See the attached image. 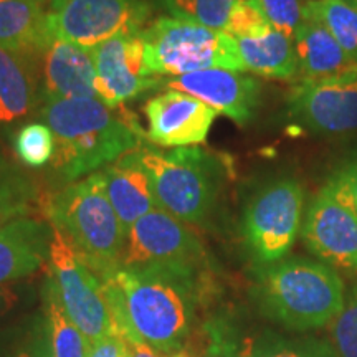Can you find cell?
Returning a JSON list of instances; mask_svg holds the SVG:
<instances>
[{"mask_svg":"<svg viewBox=\"0 0 357 357\" xmlns=\"http://www.w3.org/2000/svg\"><path fill=\"white\" fill-rule=\"evenodd\" d=\"M38 116L55 136L52 166L66 184L109 166L146 137L132 113L109 108L96 98L47 100Z\"/></svg>","mask_w":357,"mask_h":357,"instance_id":"cell-1","label":"cell"},{"mask_svg":"<svg viewBox=\"0 0 357 357\" xmlns=\"http://www.w3.org/2000/svg\"><path fill=\"white\" fill-rule=\"evenodd\" d=\"M102 287L114 329H128L162 354L181 347L189 331L197 271L118 268Z\"/></svg>","mask_w":357,"mask_h":357,"instance_id":"cell-2","label":"cell"},{"mask_svg":"<svg viewBox=\"0 0 357 357\" xmlns=\"http://www.w3.org/2000/svg\"><path fill=\"white\" fill-rule=\"evenodd\" d=\"M42 212L101 280L121 266L126 230L96 174L45 197Z\"/></svg>","mask_w":357,"mask_h":357,"instance_id":"cell-3","label":"cell"},{"mask_svg":"<svg viewBox=\"0 0 357 357\" xmlns=\"http://www.w3.org/2000/svg\"><path fill=\"white\" fill-rule=\"evenodd\" d=\"M257 294L271 319L296 331L328 326L346 301L336 270L306 258H287L263 268Z\"/></svg>","mask_w":357,"mask_h":357,"instance_id":"cell-4","label":"cell"},{"mask_svg":"<svg viewBox=\"0 0 357 357\" xmlns=\"http://www.w3.org/2000/svg\"><path fill=\"white\" fill-rule=\"evenodd\" d=\"M136 151L151 178L158 208L187 225L211 217L225 184V166L218 155L202 147L166 153L144 142Z\"/></svg>","mask_w":357,"mask_h":357,"instance_id":"cell-5","label":"cell"},{"mask_svg":"<svg viewBox=\"0 0 357 357\" xmlns=\"http://www.w3.org/2000/svg\"><path fill=\"white\" fill-rule=\"evenodd\" d=\"M147 68L158 77L204 70L245 71L234 37L195 22L158 17L142 32Z\"/></svg>","mask_w":357,"mask_h":357,"instance_id":"cell-6","label":"cell"},{"mask_svg":"<svg viewBox=\"0 0 357 357\" xmlns=\"http://www.w3.org/2000/svg\"><path fill=\"white\" fill-rule=\"evenodd\" d=\"M305 189L296 178L268 182L250 199L243 212V238L257 261L283 260L301 230Z\"/></svg>","mask_w":357,"mask_h":357,"instance_id":"cell-7","label":"cell"},{"mask_svg":"<svg viewBox=\"0 0 357 357\" xmlns=\"http://www.w3.org/2000/svg\"><path fill=\"white\" fill-rule=\"evenodd\" d=\"M155 0H53L48 6L52 38L93 48L118 35H141Z\"/></svg>","mask_w":357,"mask_h":357,"instance_id":"cell-8","label":"cell"},{"mask_svg":"<svg viewBox=\"0 0 357 357\" xmlns=\"http://www.w3.org/2000/svg\"><path fill=\"white\" fill-rule=\"evenodd\" d=\"M47 278L52 281L61 305L82 329L89 346L114 333L102 280L55 229Z\"/></svg>","mask_w":357,"mask_h":357,"instance_id":"cell-9","label":"cell"},{"mask_svg":"<svg viewBox=\"0 0 357 357\" xmlns=\"http://www.w3.org/2000/svg\"><path fill=\"white\" fill-rule=\"evenodd\" d=\"M202 260L204 247L189 225L154 208L128 230L119 268L199 271Z\"/></svg>","mask_w":357,"mask_h":357,"instance_id":"cell-10","label":"cell"},{"mask_svg":"<svg viewBox=\"0 0 357 357\" xmlns=\"http://www.w3.org/2000/svg\"><path fill=\"white\" fill-rule=\"evenodd\" d=\"M96 68L98 100L109 108H123L129 101L153 89L162 79L147 68L141 35H118L89 48Z\"/></svg>","mask_w":357,"mask_h":357,"instance_id":"cell-11","label":"cell"},{"mask_svg":"<svg viewBox=\"0 0 357 357\" xmlns=\"http://www.w3.org/2000/svg\"><path fill=\"white\" fill-rule=\"evenodd\" d=\"M288 116L314 134L357 131V77L300 82L287 98Z\"/></svg>","mask_w":357,"mask_h":357,"instance_id":"cell-12","label":"cell"},{"mask_svg":"<svg viewBox=\"0 0 357 357\" xmlns=\"http://www.w3.org/2000/svg\"><path fill=\"white\" fill-rule=\"evenodd\" d=\"M160 89L187 93L240 126L252 121L261 100L260 79L250 77L245 71L222 68L162 79Z\"/></svg>","mask_w":357,"mask_h":357,"instance_id":"cell-13","label":"cell"},{"mask_svg":"<svg viewBox=\"0 0 357 357\" xmlns=\"http://www.w3.org/2000/svg\"><path fill=\"white\" fill-rule=\"evenodd\" d=\"M146 139L160 147H190L202 144L217 118L212 109L187 93L166 89L146 101Z\"/></svg>","mask_w":357,"mask_h":357,"instance_id":"cell-14","label":"cell"},{"mask_svg":"<svg viewBox=\"0 0 357 357\" xmlns=\"http://www.w3.org/2000/svg\"><path fill=\"white\" fill-rule=\"evenodd\" d=\"M303 240L329 266L357 270V215L323 189L306 212Z\"/></svg>","mask_w":357,"mask_h":357,"instance_id":"cell-15","label":"cell"},{"mask_svg":"<svg viewBox=\"0 0 357 357\" xmlns=\"http://www.w3.org/2000/svg\"><path fill=\"white\" fill-rule=\"evenodd\" d=\"M42 102L96 98V68L89 48L53 38L40 60Z\"/></svg>","mask_w":357,"mask_h":357,"instance_id":"cell-16","label":"cell"},{"mask_svg":"<svg viewBox=\"0 0 357 357\" xmlns=\"http://www.w3.org/2000/svg\"><path fill=\"white\" fill-rule=\"evenodd\" d=\"M53 242L50 222L22 217L0 229V287L37 273L48 263Z\"/></svg>","mask_w":357,"mask_h":357,"instance_id":"cell-17","label":"cell"},{"mask_svg":"<svg viewBox=\"0 0 357 357\" xmlns=\"http://www.w3.org/2000/svg\"><path fill=\"white\" fill-rule=\"evenodd\" d=\"M95 174L126 234L141 217L158 208L151 178L136 149Z\"/></svg>","mask_w":357,"mask_h":357,"instance_id":"cell-18","label":"cell"},{"mask_svg":"<svg viewBox=\"0 0 357 357\" xmlns=\"http://www.w3.org/2000/svg\"><path fill=\"white\" fill-rule=\"evenodd\" d=\"M300 82H331L357 77V60L318 22L305 20L294 33Z\"/></svg>","mask_w":357,"mask_h":357,"instance_id":"cell-19","label":"cell"},{"mask_svg":"<svg viewBox=\"0 0 357 357\" xmlns=\"http://www.w3.org/2000/svg\"><path fill=\"white\" fill-rule=\"evenodd\" d=\"M40 105V60L0 47V128L29 118Z\"/></svg>","mask_w":357,"mask_h":357,"instance_id":"cell-20","label":"cell"},{"mask_svg":"<svg viewBox=\"0 0 357 357\" xmlns=\"http://www.w3.org/2000/svg\"><path fill=\"white\" fill-rule=\"evenodd\" d=\"M48 8L37 0H0V47L42 60L52 42Z\"/></svg>","mask_w":357,"mask_h":357,"instance_id":"cell-21","label":"cell"},{"mask_svg":"<svg viewBox=\"0 0 357 357\" xmlns=\"http://www.w3.org/2000/svg\"><path fill=\"white\" fill-rule=\"evenodd\" d=\"M245 71L258 77L291 82L300 75L294 38L273 26L253 37L235 38Z\"/></svg>","mask_w":357,"mask_h":357,"instance_id":"cell-22","label":"cell"},{"mask_svg":"<svg viewBox=\"0 0 357 357\" xmlns=\"http://www.w3.org/2000/svg\"><path fill=\"white\" fill-rule=\"evenodd\" d=\"M43 306L45 323H47L48 336H50L53 356L55 357H89L88 339L84 337L82 329L75 324L68 312L61 305L56 289L50 280H45L43 284Z\"/></svg>","mask_w":357,"mask_h":357,"instance_id":"cell-23","label":"cell"},{"mask_svg":"<svg viewBox=\"0 0 357 357\" xmlns=\"http://www.w3.org/2000/svg\"><path fill=\"white\" fill-rule=\"evenodd\" d=\"M225 357H337L329 342L318 339H287L265 333L245 339L225 351Z\"/></svg>","mask_w":357,"mask_h":357,"instance_id":"cell-24","label":"cell"},{"mask_svg":"<svg viewBox=\"0 0 357 357\" xmlns=\"http://www.w3.org/2000/svg\"><path fill=\"white\" fill-rule=\"evenodd\" d=\"M305 20L323 25L357 60V8L349 0H306Z\"/></svg>","mask_w":357,"mask_h":357,"instance_id":"cell-25","label":"cell"},{"mask_svg":"<svg viewBox=\"0 0 357 357\" xmlns=\"http://www.w3.org/2000/svg\"><path fill=\"white\" fill-rule=\"evenodd\" d=\"M176 19L195 22L213 30H225L240 0H155Z\"/></svg>","mask_w":357,"mask_h":357,"instance_id":"cell-26","label":"cell"},{"mask_svg":"<svg viewBox=\"0 0 357 357\" xmlns=\"http://www.w3.org/2000/svg\"><path fill=\"white\" fill-rule=\"evenodd\" d=\"M13 153L24 167L42 169L55 155V136L45 123H26L13 136Z\"/></svg>","mask_w":357,"mask_h":357,"instance_id":"cell-27","label":"cell"},{"mask_svg":"<svg viewBox=\"0 0 357 357\" xmlns=\"http://www.w3.org/2000/svg\"><path fill=\"white\" fill-rule=\"evenodd\" d=\"M329 326V336L337 357H357V287L346 296L344 306Z\"/></svg>","mask_w":357,"mask_h":357,"instance_id":"cell-28","label":"cell"},{"mask_svg":"<svg viewBox=\"0 0 357 357\" xmlns=\"http://www.w3.org/2000/svg\"><path fill=\"white\" fill-rule=\"evenodd\" d=\"M260 8L268 24L278 32L294 38L305 22L306 0H252Z\"/></svg>","mask_w":357,"mask_h":357,"instance_id":"cell-29","label":"cell"},{"mask_svg":"<svg viewBox=\"0 0 357 357\" xmlns=\"http://www.w3.org/2000/svg\"><path fill=\"white\" fill-rule=\"evenodd\" d=\"M271 25L263 17L260 8L252 0H240L231 10L229 24H227L223 32L229 33L234 38H243L263 33Z\"/></svg>","mask_w":357,"mask_h":357,"instance_id":"cell-30","label":"cell"},{"mask_svg":"<svg viewBox=\"0 0 357 357\" xmlns=\"http://www.w3.org/2000/svg\"><path fill=\"white\" fill-rule=\"evenodd\" d=\"M323 190L357 215V159L337 169L328 178Z\"/></svg>","mask_w":357,"mask_h":357,"instance_id":"cell-31","label":"cell"},{"mask_svg":"<svg viewBox=\"0 0 357 357\" xmlns=\"http://www.w3.org/2000/svg\"><path fill=\"white\" fill-rule=\"evenodd\" d=\"M114 331L118 333L119 339H121L126 357H164L162 352L154 349L153 346L146 344L144 341H141L139 337L134 336V334L129 333L128 329H114Z\"/></svg>","mask_w":357,"mask_h":357,"instance_id":"cell-32","label":"cell"},{"mask_svg":"<svg viewBox=\"0 0 357 357\" xmlns=\"http://www.w3.org/2000/svg\"><path fill=\"white\" fill-rule=\"evenodd\" d=\"M124 352L123 342L119 339L118 333H111L108 336H105L100 341H96L91 346L89 351V357H121Z\"/></svg>","mask_w":357,"mask_h":357,"instance_id":"cell-33","label":"cell"},{"mask_svg":"<svg viewBox=\"0 0 357 357\" xmlns=\"http://www.w3.org/2000/svg\"><path fill=\"white\" fill-rule=\"evenodd\" d=\"M20 357H55L53 356L50 336H48V329H47V323H45V319L42 324H38L37 333H35V337L32 341V346H30V349L24 352Z\"/></svg>","mask_w":357,"mask_h":357,"instance_id":"cell-34","label":"cell"},{"mask_svg":"<svg viewBox=\"0 0 357 357\" xmlns=\"http://www.w3.org/2000/svg\"><path fill=\"white\" fill-rule=\"evenodd\" d=\"M20 301V296L19 293L15 291V288L8 287H0V318L2 316H6L7 312H10L13 307L19 305Z\"/></svg>","mask_w":357,"mask_h":357,"instance_id":"cell-35","label":"cell"},{"mask_svg":"<svg viewBox=\"0 0 357 357\" xmlns=\"http://www.w3.org/2000/svg\"><path fill=\"white\" fill-rule=\"evenodd\" d=\"M12 220H17V218L13 217L10 212L6 211V208L0 207V229H2V227H6L7 223H10Z\"/></svg>","mask_w":357,"mask_h":357,"instance_id":"cell-36","label":"cell"},{"mask_svg":"<svg viewBox=\"0 0 357 357\" xmlns=\"http://www.w3.org/2000/svg\"><path fill=\"white\" fill-rule=\"evenodd\" d=\"M37 2H40V3H43V6H45V7H47V6H50V3L53 2V0H37Z\"/></svg>","mask_w":357,"mask_h":357,"instance_id":"cell-37","label":"cell"},{"mask_svg":"<svg viewBox=\"0 0 357 357\" xmlns=\"http://www.w3.org/2000/svg\"><path fill=\"white\" fill-rule=\"evenodd\" d=\"M349 2L352 3V6H354V7L357 8V0H349Z\"/></svg>","mask_w":357,"mask_h":357,"instance_id":"cell-38","label":"cell"},{"mask_svg":"<svg viewBox=\"0 0 357 357\" xmlns=\"http://www.w3.org/2000/svg\"><path fill=\"white\" fill-rule=\"evenodd\" d=\"M121 357H126V352H123V356Z\"/></svg>","mask_w":357,"mask_h":357,"instance_id":"cell-39","label":"cell"}]
</instances>
